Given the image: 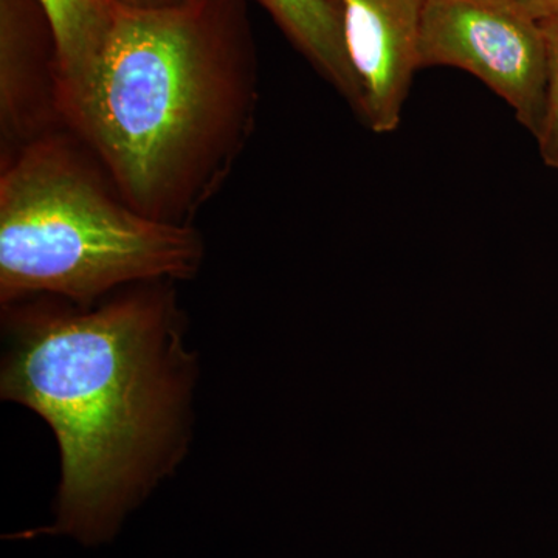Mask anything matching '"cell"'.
<instances>
[{"label": "cell", "mask_w": 558, "mask_h": 558, "mask_svg": "<svg viewBox=\"0 0 558 558\" xmlns=\"http://www.w3.org/2000/svg\"><path fill=\"white\" fill-rule=\"evenodd\" d=\"M172 282L90 307L51 296L3 304L0 396L44 418L61 457L53 521L9 538L105 545L182 462L197 360Z\"/></svg>", "instance_id": "6da1fadb"}, {"label": "cell", "mask_w": 558, "mask_h": 558, "mask_svg": "<svg viewBox=\"0 0 558 558\" xmlns=\"http://www.w3.org/2000/svg\"><path fill=\"white\" fill-rule=\"evenodd\" d=\"M259 101L245 0L121 7L89 89L65 119L121 199L191 226L247 145Z\"/></svg>", "instance_id": "7a4b0ae2"}, {"label": "cell", "mask_w": 558, "mask_h": 558, "mask_svg": "<svg viewBox=\"0 0 558 558\" xmlns=\"http://www.w3.org/2000/svg\"><path fill=\"white\" fill-rule=\"evenodd\" d=\"M0 301L90 307L121 288L193 278L204 241L121 199L89 150L58 131L0 168Z\"/></svg>", "instance_id": "3957f363"}, {"label": "cell", "mask_w": 558, "mask_h": 558, "mask_svg": "<svg viewBox=\"0 0 558 558\" xmlns=\"http://www.w3.org/2000/svg\"><path fill=\"white\" fill-rule=\"evenodd\" d=\"M454 68L508 102L537 137L548 94V53L542 24L513 0H425L418 69Z\"/></svg>", "instance_id": "277c9868"}, {"label": "cell", "mask_w": 558, "mask_h": 558, "mask_svg": "<svg viewBox=\"0 0 558 558\" xmlns=\"http://www.w3.org/2000/svg\"><path fill=\"white\" fill-rule=\"evenodd\" d=\"M339 22L349 62L365 100L362 123L379 135L402 121L418 72L425 0H326Z\"/></svg>", "instance_id": "5b68a950"}, {"label": "cell", "mask_w": 558, "mask_h": 558, "mask_svg": "<svg viewBox=\"0 0 558 558\" xmlns=\"http://www.w3.org/2000/svg\"><path fill=\"white\" fill-rule=\"evenodd\" d=\"M0 130L2 163L64 130L57 46L39 0H0Z\"/></svg>", "instance_id": "8992f818"}, {"label": "cell", "mask_w": 558, "mask_h": 558, "mask_svg": "<svg viewBox=\"0 0 558 558\" xmlns=\"http://www.w3.org/2000/svg\"><path fill=\"white\" fill-rule=\"evenodd\" d=\"M57 46L58 108L62 123L100 68L121 7L116 0H39Z\"/></svg>", "instance_id": "52a82bcc"}, {"label": "cell", "mask_w": 558, "mask_h": 558, "mask_svg": "<svg viewBox=\"0 0 558 558\" xmlns=\"http://www.w3.org/2000/svg\"><path fill=\"white\" fill-rule=\"evenodd\" d=\"M306 58L315 72L333 87L360 121L365 116L362 87L349 62L339 22L326 0H255Z\"/></svg>", "instance_id": "ba28073f"}, {"label": "cell", "mask_w": 558, "mask_h": 558, "mask_svg": "<svg viewBox=\"0 0 558 558\" xmlns=\"http://www.w3.org/2000/svg\"><path fill=\"white\" fill-rule=\"evenodd\" d=\"M548 53V94L537 145L543 163L558 172V14L539 22Z\"/></svg>", "instance_id": "9c48e42d"}, {"label": "cell", "mask_w": 558, "mask_h": 558, "mask_svg": "<svg viewBox=\"0 0 558 558\" xmlns=\"http://www.w3.org/2000/svg\"><path fill=\"white\" fill-rule=\"evenodd\" d=\"M513 2L538 22L558 14V0H513Z\"/></svg>", "instance_id": "30bf717a"}, {"label": "cell", "mask_w": 558, "mask_h": 558, "mask_svg": "<svg viewBox=\"0 0 558 558\" xmlns=\"http://www.w3.org/2000/svg\"><path fill=\"white\" fill-rule=\"evenodd\" d=\"M120 7L132 10L163 9V7L175 5L185 0H116Z\"/></svg>", "instance_id": "8fae6325"}]
</instances>
